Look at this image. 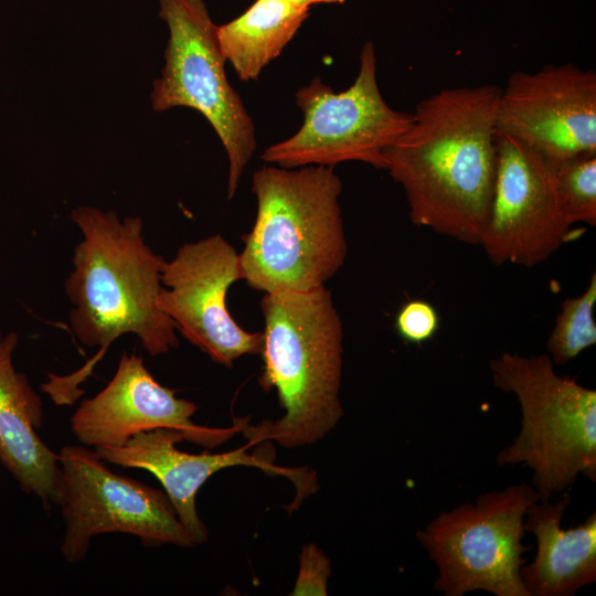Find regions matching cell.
<instances>
[{"instance_id": "3", "label": "cell", "mask_w": 596, "mask_h": 596, "mask_svg": "<svg viewBox=\"0 0 596 596\" xmlns=\"http://www.w3.org/2000/svg\"><path fill=\"white\" fill-rule=\"evenodd\" d=\"M263 371L259 385L275 389L285 411L275 422L244 423L251 445L274 440L285 448L317 443L343 416L339 398L343 324L324 286L266 292L260 300Z\"/></svg>"}, {"instance_id": "21", "label": "cell", "mask_w": 596, "mask_h": 596, "mask_svg": "<svg viewBox=\"0 0 596 596\" xmlns=\"http://www.w3.org/2000/svg\"><path fill=\"white\" fill-rule=\"evenodd\" d=\"M330 573V562L319 546L316 544L304 546L300 568L291 595H327Z\"/></svg>"}, {"instance_id": "4", "label": "cell", "mask_w": 596, "mask_h": 596, "mask_svg": "<svg viewBox=\"0 0 596 596\" xmlns=\"http://www.w3.org/2000/svg\"><path fill=\"white\" fill-rule=\"evenodd\" d=\"M252 190L257 213L242 236V280L264 294L324 286L348 253L342 182L333 168L264 166L254 172Z\"/></svg>"}, {"instance_id": "2", "label": "cell", "mask_w": 596, "mask_h": 596, "mask_svg": "<svg viewBox=\"0 0 596 596\" xmlns=\"http://www.w3.org/2000/svg\"><path fill=\"white\" fill-rule=\"evenodd\" d=\"M71 219L83 237L64 283L73 305L70 326L83 345L99 349L76 372L47 375L42 391L56 405H72L84 393L79 385L124 334H135L152 356L179 347L172 320L157 305L166 260L146 244L142 220H119L115 211L92 206L74 209Z\"/></svg>"}, {"instance_id": "9", "label": "cell", "mask_w": 596, "mask_h": 596, "mask_svg": "<svg viewBox=\"0 0 596 596\" xmlns=\"http://www.w3.org/2000/svg\"><path fill=\"white\" fill-rule=\"evenodd\" d=\"M58 460L57 505L65 522L61 552L68 563L85 558L92 539L105 533L130 534L148 547L195 545L164 491L114 472L86 446L63 447Z\"/></svg>"}, {"instance_id": "17", "label": "cell", "mask_w": 596, "mask_h": 596, "mask_svg": "<svg viewBox=\"0 0 596 596\" xmlns=\"http://www.w3.org/2000/svg\"><path fill=\"white\" fill-rule=\"evenodd\" d=\"M308 15L309 8L281 0H256L240 17L217 26L221 51L240 79H257Z\"/></svg>"}, {"instance_id": "11", "label": "cell", "mask_w": 596, "mask_h": 596, "mask_svg": "<svg viewBox=\"0 0 596 596\" xmlns=\"http://www.w3.org/2000/svg\"><path fill=\"white\" fill-rule=\"evenodd\" d=\"M242 280L240 257L221 235L181 245L161 269L157 305L177 331L213 362L228 368L246 354H259L262 332H248L226 305L230 287Z\"/></svg>"}, {"instance_id": "23", "label": "cell", "mask_w": 596, "mask_h": 596, "mask_svg": "<svg viewBox=\"0 0 596 596\" xmlns=\"http://www.w3.org/2000/svg\"><path fill=\"white\" fill-rule=\"evenodd\" d=\"M1 338H2V337H1V332H0V340H1Z\"/></svg>"}, {"instance_id": "10", "label": "cell", "mask_w": 596, "mask_h": 596, "mask_svg": "<svg viewBox=\"0 0 596 596\" xmlns=\"http://www.w3.org/2000/svg\"><path fill=\"white\" fill-rule=\"evenodd\" d=\"M496 137V181L480 246L493 265L533 267L568 240L573 223L558 194L554 162L515 138Z\"/></svg>"}, {"instance_id": "1", "label": "cell", "mask_w": 596, "mask_h": 596, "mask_svg": "<svg viewBox=\"0 0 596 596\" xmlns=\"http://www.w3.org/2000/svg\"><path fill=\"white\" fill-rule=\"evenodd\" d=\"M492 84L441 88L421 100L384 151L385 169L406 195L412 223L480 245L497 172Z\"/></svg>"}, {"instance_id": "8", "label": "cell", "mask_w": 596, "mask_h": 596, "mask_svg": "<svg viewBox=\"0 0 596 596\" xmlns=\"http://www.w3.org/2000/svg\"><path fill=\"white\" fill-rule=\"evenodd\" d=\"M304 114L300 129L272 145L262 160L281 168L324 166L360 161L385 169L384 151L407 128L411 114L391 108L376 81V55L372 42L360 53L352 85L336 93L320 77L296 93Z\"/></svg>"}, {"instance_id": "14", "label": "cell", "mask_w": 596, "mask_h": 596, "mask_svg": "<svg viewBox=\"0 0 596 596\" xmlns=\"http://www.w3.org/2000/svg\"><path fill=\"white\" fill-rule=\"evenodd\" d=\"M184 440L182 433L157 428L134 435L120 447L93 448L105 461L151 472L161 483L175 512L195 544L207 539V529L200 519L195 498L200 488L217 471L233 466L257 467L265 472L292 480L301 493L308 489L306 471L281 468L272 460L246 453L251 444L228 453L190 454L175 445ZM307 491V490H306Z\"/></svg>"}, {"instance_id": "16", "label": "cell", "mask_w": 596, "mask_h": 596, "mask_svg": "<svg viewBox=\"0 0 596 596\" xmlns=\"http://www.w3.org/2000/svg\"><path fill=\"white\" fill-rule=\"evenodd\" d=\"M570 492L551 503H533L524 517V529L536 540V554L520 571L530 596H572L596 582V513L578 525L561 526L571 504Z\"/></svg>"}, {"instance_id": "18", "label": "cell", "mask_w": 596, "mask_h": 596, "mask_svg": "<svg viewBox=\"0 0 596 596\" xmlns=\"http://www.w3.org/2000/svg\"><path fill=\"white\" fill-rule=\"evenodd\" d=\"M596 273L585 291L563 300L555 324L546 341L549 356L554 365H564L583 351L596 344Z\"/></svg>"}, {"instance_id": "7", "label": "cell", "mask_w": 596, "mask_h": 596, "mask_svg": "<svg viewBox=\"0 0 596 596\" xmlns=\"http://www.w3.org/2000/svg\"><path fill=\"white\" fill-rule=\"evenodd\" d=\"M160 18L169 28L164 66L155 81L152 108L184 106L211 124L228 159L227 199L256 150L255 126L225 74L226 62L204 0H159Z\"/></svg>"}, {"instance_id": "6", "label": "cell", "mask_w": 596, "mask_h": 596, "mask_svg": "<svg viewBox=\"0 0 596 596\" xmlns=\"http://www.w3.org/2000/svg\"><path fill=\"white\" fill-rule=\"evenodd\" d=\"M539 500L533 486L510 485L440 512L418 530L417 540L437 566L435 588L445 596H530L520 576L529 550L522 539L525 513Z\"/></svg>"}, {"instance_id": "13", "label": "cell", "mask_w": 596, "mask_h": 596, "mask_svg": "<svg viewBox=\"0 0 596 596\" xmlns=\"http://www.w3.org/2000/svg\"><path fill=\"white\" fill-rule=\"evenodd\" d=\"M196 409L193 402L161 385L141 356L124 352L108 384L76 408L71 427L83 446L93 448L120 447L134 435L157 428L178 430L184 440L213 448L246 423L236 419L227 428L200 426L191 419Z\"/></svg>"}, {"instance_id": "15", "label": "cell", "mask_w": 596, "mask_h": 596, "mask_svg": "<svg viewBox=\"0 0 596 596\" xmlns=\"http://www.w3.org/2000/svg\"><path fill=\"white\" fill-rule=\"evenodd\" d=\"M18 334L0 340V461L29 494L46 508L58 504L62 469L58 453L36 433L43 424L41 397L13 364Z\"/></svg>"}, {"instance_id": "12", "label": "cell", "mask_w": 596, "mask_h": 596, "mask_svg": "<svg viewBox=\"0 0 596 596\" xmlns=\"http://www.w3.org/2000/svg\"><path fill=\"white\" fill-rule=\"evenodd\" d=\"M496 134L553 162L596 153V73L567 63L514 72L501 89Z\"/></svg>"}, {"instance_id": "19", "label": "cell", "mask_w": 596, "mask_h": 596, "mask_svg": "<svg viewBox=\"0 0 596 596\" xmlns=\"http://www.w3.org/2000/svg\"><path fill=\"white\" fill-rule=\"evenodd\" d=\"M555 181L566 213L575 223L596 226V153L554 162Z\"/></svg>"}, {"instance_id": "20", "label": "cell", "mask_w": 596, "mask_h": 596, "mask_svg": "<svg viewBox=\"0 0 596 596\" xmlns=\"http://www.w3.org/2000/svg\"><path fill=\"white\" fill-rule=\"evenodd\" d=\"M440 327V316L433 304L424 299H411L396 312L394 328L406 343L421 345L432 340Z\"/></svg>"}, {"instance_id": "22", "label": "cell", "mask_w": 596, "mask_h": 596, "mask_svg": "<svg viewBox=\"0 0 596 596\" xmlns=\"http://www.w3.org/2000/svg\"><path fill=\"white\" fill-rule=\"evenodd\" d=\"M284 2L297 6V7H305L310 8L312 4H341L345 0H281Z\"/></svg>"}, {"instance_id": "5", "label": "cell", "mask_w": 596, "mask_h": 596, "mask_svg": "<svg viewBox=\"0 0 596 596\" xmlns=\"http://www.w3.org/2000/svg\"><path fill=\"white\" fill-rule=\"evenodd\" d=\"M489 366L494 386L513 393L521 408V429L497 464L532 469L541 501L564 492L579 475L595 482L596 391L558 375L547 354L503 352Z\"/></svg>"}]
</instances>
